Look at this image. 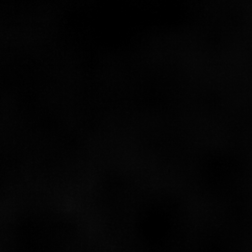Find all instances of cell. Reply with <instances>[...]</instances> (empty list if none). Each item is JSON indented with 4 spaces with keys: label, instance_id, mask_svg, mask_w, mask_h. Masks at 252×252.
I'll return each instance as SVG.
<instances>
[]
</instances>
